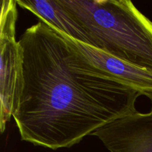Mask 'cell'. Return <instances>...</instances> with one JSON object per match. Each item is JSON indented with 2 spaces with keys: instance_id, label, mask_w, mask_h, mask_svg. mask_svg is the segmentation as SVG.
I'll return each mask as SVG.
<instances>
[{
  "instance_id": "6da1fadb",
  "label": "cell",
  "mask_w": 152,
  "mask_h": 152,
  "mask_svg": "<svg viewBox=\"0 0 152 152\" xmlns=\"http://www.w3.org/2000/svg\"><path fill=\"white\" fill-rule=\"evenodd\" d=\"M18 42L21 77L13 117L22 140L71 148L137 111L142 94L94 66L50 24L39 21Z\"/></svg>"
},
{
  "instance_id": "7a4b0ae2",
  "label": "cell",
  "mask_w": 152,
  "mask_h": 152,
  "mask_svg": "<svg viewBox=\"0 0 152 152\" xmlns=\"http://www.w3.org/2000/svg\"><path fill=\"white\" fill-rule=\"evenodd\" d=\"M96 48L152 69V22L129 0H58Z\"/></svg>"
},
{
  "instance_id": "3957f363",
  "label": "cell",
  "mask_w": 152,
  "mask_h": 152,
  "mask_svg": "<svg viewBox=\"0 0 152 152\" xmlns=\"http://www.w3.org/2000/svg\"><path fill=\"white\" fill-rule=\"evenodd\" d=\"M17 1L3 0L0 24V130L4 133L13 117L19 96L21 55L16 40Z\"/></svg>"
},
{
  "instance_id": "277c9868",
  "label": "cell",
  "mask_w": 152,
  "mask_h": 152,
  "mask_svg": "<svg viewBox=\"0 0 152 152\" xmlns=\"http://www.w3.org/2000/svg\"><path fill=\"white\" fill-rule=\"evenodd\" d=\"M144 96L151 100V111H138L116 120L92 134L109 152H152V92Z\"/></svg>"
},
{
  "instance_id": "5b68a950",
  "label": "cell",
  "mask_w": 152,
  "mask_h": 152,
  "mask_svg": "<svg viewBox=\"0 0 152 152\" xmlns=\"http://www.w3.org/2000/svg\"><path fill=\"white\" fill-rule=\"evenodd\" d=\"M64 34L71 44L96 68L108 73L123 84L139 91L142 95L152 92V69L122 60Z\"/></svg>"
},
{
  "instance_id": "8992f818",
  "label": "cell",
  "mask_w": 152,
  "mask_h": 152,
  "mask_svg": "<svg viewBox=\"0 0 152 152\" xmlns=\"http://www.w3.org/2000/svg\"><path fill=\"white\" fill-rule=\"evenodd\" d=\"M17 4L74 39L96 48L91 37L58 0H17Z\"/></svg>"
}]
</instances>
